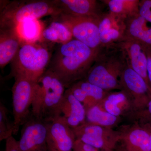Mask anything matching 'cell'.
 <instances>
[{"label":"cell","instance_id":"cell-18","mask_svg":"<svg viewBox=\"0 0 151 151\" xmlns=\"http://www.w3.org/2000/svg\"><path fill=\"white\" fill-rule=\"evenodd\" d=\"M22 45L15 28L0 27V67L13 60Z\"/></svg>","mask_w":151,"mask_h":151},{"label":"cell","instance_id":"cell-29","mask_svg":"<svg viewBox=\"0 0 151 151\" xmlns=\"http://www.w3.org/2000/svg\"><path fill=\"white\" fill-rule=\"evenodd\" d=\"M73 147L79 149L84 151H98L100 150L94 147L93 146L83 142L77 139H76L75 142H74Z\"/></svg>","mask_w":151,"mask_h":151},{"label":"cell","instance_id":"cell-15","mask_svg":"<svg viewBox=\"0 0 151 151\" xmlns=\"http://www.w3.org/2000/svg\"><path fill=\"white\" fill-rule=\"evenodd\" d=\"M60 112V116L71 129H75L86 122V109L68 88L65 90Z\"/></svg>","mask_w":151,"mask_h":151},{"label":"cell","instance_id":"cell-13","mask_svg":"<svg viewBox=\"0 0 151 151\" xmlns=\"http://www.w3.org/2000/svg\"><path fill=\"white\" fill-rule=\"evenodd\" d=\"M76 139L73 129L59 116L49 122L47 145L59 151H72Z\"/></svg>","mask_w":151,"mask_h":151},{"label":"cell","instance_id":"cell-27","mask_svg":"<svg viewBox=\"0 0 151 151\" xmlns=\"http://www.w3.org/2000/svg\"><path fill=\"white\" fill-rule=\"evenodd\" d=\"M139 14L151 23V0L140 1Z\"/></svg>","mask_w":151,"mask_h":151},{"label":"cell","instance_id":"cell-16","mask_svg":"<svg viewBox=\"0 0 151 151\" xmlns=\"http://www.w3.org/2000/svg\"><path fill=\"white\" fill-rule=\"evenodd\" d=\"M86 110L101 103L108 92L84 79L76 82L68 88Z\"/></svg>","mask_w":151,"mask_h":151},{"label":"cell","instance_id":"cell-22","mask_svg":"<svg viewBox=\"0 0 151 151\" xmlns=\"http://www.w3.org/2000/svg\"><path fill=\"white\" fill-rule=\"evenodd\" d=\"M45 27L40 19H30L19 24L15 28L22 44L39 41Z\"/></svg>","mask_w":151,"mask_h":151},{"label":"cell","instance_id":"cell-23","mask_svg":"<svg viewBox=\"0 0 151 151\" xmlns=\"http://www.w3.org/2000/svg\"><path fill=\"white\" fill-rule=\"evenodd\" d=\"M121 120V118L107 112L101 103L86 111V122L89 124L113 129L120 123Z\"/></svg>","mask_w":151,"mask_h":151},{"label":"cell","instance_id":"cell-9","mask_svg":"<svg viewBox=\"0 0 151 151\" xmlns=\"http://www.w3.org/2000/svg\"><path fill=\"white\" fill-rule=\"evenodd\" d=\"M120 90L128 96L134 111L144 108L151 99V91L145 81L127 65L121 75Z\"/></svg>","mask_w":151,"mask_h":151},{"label":"cell","instance_id":"cell-11","mask_svg":"<svg viewBox=\"0 0 151 151\" xmlns=\"http://www.w3.org/2000/svg\"><path fill=\"white\" fill-rule=\"evenodd\" d=\"M127 17L111 12H104L98 20L99 36L102 47L118 43L126 34Z\"/></svg>","mask_w":151,"mask_h":151},{"label":"cell","instance_id":"cell-12","mask_svg":"<svg viewBox=\"0 0 151 151\" xmlns=\"http://www.w3.org/2000/svg\"><path fill=\"white\" fill-rule=\"evenodd\" d=\"M116 44L122 50L127 65L144 78L151 91L147 70L146 47L137 41L125 37Z\"/></svg>","mask_w":151,"mask_h":151},{"label":"cell","instance_id":"cell-4","mask_svg":"<svg viewBox=\"0 0 151 151\" xmlns=\"http://www.w3.org/2000/svg\"><path fill=\"white\" fill-rule=\"evenodd\" d=\"M52 45L40 41L22 44L11 62L9 76L37 81L47 69L53 52L50 50Z\"/></svg>","mask_w":151,"mask_h":151},{"label":"cell","instance_id":"cell-2","mask_svg":"<svg viewBox=\"0 0 151 151\" xmlns=\"http://www.w3.org/2000/svg\"><path fill=\"white\" fill-rule=\"evenodd\" d=\"M127 65L117 44L103 47L83 79L107 92L120 90L121 75Z\"/></svg>","mask_w":151,"mask_h":151},{"label":"cell","instance_id":"cell-34","mask_svg":"<svg viewBox=\"0 0 151 151\" xmlns=\"http://www.w3.org/2000/svg\"><path fill=\"white\" fill-rule=\"evenodd\" d=\"M40 151H48V150H47V147L46 148L44 149L43 150H42Z\"/></svg>","mask_w":151,"mask_h":151},{"label":"cell","instance_id":"cell-35","mask_svg":"<svg viewBox=\"0 0 151 151\" xmlns=\"http://www.w3.org/2000/svg\"><path fill=\"white\" fill-rule=\"evenodd\" d=\"M106 151V150H100L99 151Z\"/></svg>","mask_w":151,"mask_h":151},{"label":"cell","instance_id":"cell-10","mask_svg":"<svg viewBox=\"0 0 151 151\" xmlns=\"http://www.w3.org/2000/svg\"><path fill=\"white\" fill-rule=\"evenodd\" d=\"M49 122L31 113L23 126L18 141L21 151H40L47 147Z\"/></svg>","mask_w":151,"mask_h":151},{"label":"cell","instance_id":"cell-28","mask_svg":"<svg viewBox=\"0 0 151 151\" xmlns=\"http://www.w3.org/2000/svg\"><path fill=\"white\" fill-rule=\"evenodd\" d=\"M5 151H21L18 141H17L12 136L6 140Z\"/></svg>","mask_w":151,"mask_h":151},{"label":"cell","instance_id":"cell-7","mask_svg":"<svg viewBox=\"0 0 151 151\" xmlns=\"http://www.w3.org/2000/svg\"><path fill=\"white\" fill-rule=\"evenodd\" d=\"M12 89L13 135L17 134L30 114L29 109L33 100L36 81L24 77L15 78Z\"/></svg>","mask_w":151,"mask_h":151},{"label":"cell","instance_id":"cell-21","mask_svg":"<svg viewBox=\"0 0 151 151\" xmlns=\"http://www.w3.org/2000/svg\"><path fill=\"white\" fill-rule=\"evenodd\" d=\"M73 39L72 34L65 25L52 19L49 25L45 27L39 41L52 45L65 43Z\"/></svg>","mask_w":151,"mask_h":151},{"label":"cell","instance_id":"cell-33","mask_svg":"<svg viewBox=\"0 0 151 151\" xmlns=\"http://www.w3.org/2000/svg\"><path fill=\"white\" fill-rule=\"evenodd\" d=\"M149 131V133H150V139H151V130H148Z\"/></svg>","mask_w":151,"mask_h":151},{"label":"cell","instance_id":"cell-17","mask_svg":"<svg viewBox=\"0 0 151 151\" xmlns=\"http://www.w3.org/2000/svg\"><path fill=\"white\" fill-rule=\"evenodd\" d=\"M120 132L126 151H151L150 133L145 128L133 124Z\"/></svg>","mask_w":151,"mask_h":151},{"label":"cell","instance_id":"cell-14","mask_svg":"<svg viewBox=\"0 0 151 151\" xmlns=\"http://www.w3.org/2000/svg\"><path fill=\"white\" fill-rule=\"evenodd\" d=\"M58 9L63 13L79 17L99 19L103 13L96 0H55Z\"/></svg>","mask_w":151,"mask_h":151},{"label":"cell","instance_id":"cell-19","mask_svg":"<svg viewBox=\"0 0 151 151\" xmlns=\"http://www.w3.org/2000/svg\"><path fill=\"white\" fill-rule=\"evenodd\" d=\"M137 41L146 47H151V23L139 14L128 17L124 37Z\"/></svg>","mask_w":151,"mask_h":151},{"label":"cell","instance_id":"cell-5","mask_svg":"<svg viewBox=\"0 0 151 151\" xmlns=\"http://www.w3.org/2000/svg\"><path fill=\"white\" fill-rule=\"evenodd\" d=\"M1 9L0 27L15 28L30 19H40L47 16L60 13L55 0L8 1Z\"/></svg>","mask_w":151,"mask_h":151},{"label":"cell","instance_id":"cell-24","mask_svg":"<svg viewBox=\"0 0 151 151\" xmlns=\"http://www.w3.org/2000/svg\"><path fill=\"white\" fill-rule=\"evenodd\" d=\"M111 12L127 17L139 14V0H103Z\"/></svg>","mask_w":151,"mask_h":151},{"label":"cell","instance_id":"cell-32","mask_svg":"<svg viewBox=\"0 0 151 151\" xmlns=\"http://www.w3.org/2000/svg\"><path fill=\"white\" fill-rule=\"evenodd\" d=\"M72 151H84L82 150H80V149L76 148L73 147V150Z\"/></svg>","mask_w":151,"mask_h":151},{"label":"cell","instance_id":"cell-3","mask_svg":"<svg viewBox=\"0 0 151 151\" xmlns=\"http://www.w3.org/2000/svg\"><path fill=\"white\" fill-rule=\"evenodd\" d=\"M66 88L55 73L47 69L36 82L31 113L48 122L60 116Z\"/></svg>","mask_w":151,"mask_h":151},{"label":"cell","instance_id":"cell-31","mask_svg":"<svg viewBox=\"0 0 151 151\" xmlns=\"http://www.w3.org/2000/svg\"><path fill=\"white\" fill-rule=\"evenodd\" d=\"M47 150H48V151H59L58 150H56L53 148L51 147H49V146H48L47 145Z\"/></svg>","mask_w":151,"mask_h":151},{"label":"cell","instance_id":"cell-20","mask_svg":"<svg viewBox=\"0 0 151 151\" xmlns=\"http://www.w3.org/2000/svg\"><path fill=\"white\" fill-rule=\"evenodd\" d=\"M101 103L107 112L116 117L126 118L134 111L129 99L122 90L108 92Z\"/></svg>","mask_w":151,"mask_h":151},{"label":"cell","instance_id":"cell-1","mask_svg":"<svg viewBox=\"0 0 151 151\" xmlns=\"http://www.w3.org/2000/svg\"><path fill=\"white\" fill-rule=\"evenodd\" d=\"M100 50L93 49L73 38L56 47L47 69L55 73L68 89L85 78Z\"/></svg>","mask_w":151,"mask_h":151},{"label":"cell","instance_id":"cell-8","mask_svg":"<svg viewBox=\"0 0 151 151\" xmlns=\"http://www.w3.org/2000/svg\"><path fill=\"white\" fill-rule=\"evenodd\" d=\"M73 130L76 139L101 150L113 151L121 139L120 132L86 122Z\"/></svg>","mask_w":151,"mask_h":151},{"label":"cell","instance_id":"cell-26","mask_svg":"<svg viewBox=\"0 0 151 151\" xmlns=\"http://www.w3.org/2000/svg\"><path fill=\"white\" fill-rule=\"evenodd\" d=\"M7 108L0 103V141L6 140L13 135L14 123H12L8 117Z\"/></svg>","mask_w":151,"mask_h":151},{"label":"cell","instance_id":"cell-6","mask_svg":"<svg viewBox=\"0 0 151 151\" xmlns=\"http://www.w3.org/2000/svg\"><path fill=\"white\" fill-rule=\"evenodd\" d=\"M51 18L65 25L73 38L93 49L100 50L102 48L99 36V19L73 16L63 13L53 16Z\"/></svg>","mask_w":151,"mask_h":151},{"label":"cell","instance_id":"cell-30","mask_svg":"<svg viewBox=\"0 0 151 151\" xmlns=\"http://www.w3.org/2000/svg\"><path fill=\"white\" fill-rule=\"evenodd\" d=\"M147 64V70L149 82L151 87V47H146Z\"/></svg>","mask_w":151,"mask_h":151},{"label":"cell","instance_id":"cell-25","mask_svg":"<svg viewBox=\"0 0 151 151\" xmlns=\"http://www.w3.org/2000/svg\"><path fill=\"white\" fill-rule=\"evenodd\" d=\"M126 118L134 124L151 130V99L144 108L133 111Z\"/></svg>","mask_w":151,"mask_h":151}]
</instances>
